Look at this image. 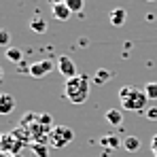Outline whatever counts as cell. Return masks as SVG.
Listing matches in <instances>:
<instances>
[{
  "mask_svg": "<svg viewBox=\"0 0 157 157\" xmlns=\"http://www.w3.org/2000/svg\"><path fill=\"white\" fill-rule=\"evenodd\" d=\"M151 153H153V157H157V134L151 138Z\"/></svg>",
  "mask_w": 157,
  "mask_h": 157,
  "instance_id": "cell-22",
  "label": "cell"
},
{
  "mask_svg": "<svg viewBox=\"0 0 157 157\" xmlns=\"http://www.w3.org/2000/svg\"><path fill=\"white\" fill-rule=\"evenodd\" d=\"M30 149L34 151V155H36V157H49V153H51L47 142H32Z\"/></svg>",
  "mask_w": 157,
  "mask_h": 157,
  "instance_id": "cell-13",
  "label": "cell"
},
{
  "mask_svg": "<svg viewBox=\"0 0 157 157\" xmlns=\"http://www.w3.org/2000/svg\"><path fill=\"white\" fill-rule=\"evenodd\" d=\"M2 77H4V72H2V66H0V81H2Z\"/></svg>",
  "mask_w": 157,
  "mask_h": 157,
  "instance_id": "cell-25",
  "label": "cell"
},
{
  "mask_svg": "<svg viewBox=\"0 0 157 157\" xmlns=\"http://www.w3.org/2000/svg\"><path fill=\"white\" fill-rule=\"evenodd\" d=\"M110 77H113V75H110L108 70H98V72L94 75V83H96V85H106V83L110 81Z\"/></svg>",
  "mask_w": 157,
  "mask_h": 157,
  "instance_id": "cell-16",
  "label": "cell"
},
{
  "mask_svg": "<svg viewBox=\"0 0 157 157\" xmlns=\"http://www.w3.org/2000/svg\"><path fill=\"white\" fill-rule=\"evenodd\" d=\"M38 121L43 123V125H47V128H53V117L49 113H43V115H38Z\"/></svg>",
  "mask_w": 157,
  "mask_h": 157,
  "instance_id": "cell-19",
  "label": "cell"
},
{
  "mask_svg": "<svg viewBox=\"0 0 157 157\" xmlns=\"http://www.w3.org/2000/svg\"><path fill=\"white\" fill-rule=\"evenodd\" d=\"M125 17H128L125 9H113V11H110V24L115 28L123 26V24H125Z\"/></svg>",
  "mask_w": 157,
  "mask_h": 157,
  "instance_id": "cell-10",
  "label": "cell"
},
{
  "mask_svg": "<svg viewBox=\"0 0 157 157\" xmlns=\"http://www.w3.org/2000/svg\"><path fill=\"white\" fill-rule=\"evenodd\" d=\"M51 13H53V17H55L57 21H68L70 15H72V11L68 9L66 2H62V4H51Z\"/></svg>",
  "mask_w": 157,
  "mask_h": 157,
  "instance_id": "cell-8",
  "label": "cell"
},
{
  "mask_svg": "<svg viewBox=\"0 0 157 157\" xmlns=\"http://www.w3.org/2000/svg\"><path fill=\"white\" fill-rule=\"evenodd\" d=\"M53 70V62L51 59H40V62H34V64H30V77H34V78H43V77H47L49 72Z\"/></svg>",
  "mask_w": 157,
  "mask_h": 157,
  "instance_id": "cell-5",
  "label": "cell"
},
{
  "mask_svg": "<svg viewBox=\"0 0 157 157\" xmlns=\"http://www.w3.org/2000/svg\"><path fill=\"white\" fill-rule=\"evenodd\" d=\"M4 55H6V59H9V62H15V64H21V51H19V49H15V47H9Z\"/></svg>",
  "mask_w": 157,
  "mask_h": 157,
  "instance_id": "cell-17",
  "label": "cell"
},
{
  "mask_svg": "<svg viewBox=\"0 0 157 157\" xmlns=\"http://www.w3.org/2000/svg\"><path fill=\"white\" fill-rule=\"evenodd\" d=\"M68 9L72 11V15H78L83 17V9H85V0H66Z\"/></svg>",
  "mask_w": 157,
  "mask_h": 157,
  "instance_id": "cell-15",
  "label": "cell"
},
{
  "mask_svg": "<svg viewBox=\"0 0 157 157\" xmlns=\"http://www.w3.org/2000/svg\"><path fill=\"white\" fill-rule=\"evenodd\" d=\"M119 100H121L123 110H134V113L147 110V104H149L147 91L140 87H134V85H123L119 89Z\"/></svg>",
  "mask_w": 157,
  "mask_h": 157,
  "instance_id": "cell-1",
  "label": "cell"
},
{
  "mask_svg": "<svg viewBox=\"0 0 157 157\" xmlns=\"http://www.w3.org/2000/svg\"><path fill=\"white\" fill-rule=\"evenodd\" d=\"M51 4H62V2H66V0H49Z\"/></svg>",
  "mask_w": 157,
  "mask_h": 157,
  "instance_id": "cell-23",
  "label": "cell"
},
{
  "mask_svg": "<svg viewBox=\"0 0 157 157\" xmlns=\"http://www.w3.org/2000/svg\"><path fill=\"white\" fill-rule=\"evenodd\" d=\"M13 110H15V98L11 94H6V91H0V115L6 117Z\"/></svg>",
  "mask_w": 157,
  "mask_h": 157,
  "instance_id": "cell-7",
  "label": "cell"
},
{
  "mask_svg": "<svg viewBox=\"0 0 157 157\" xmlns=\"http://www.w3.org/2000/svg\"><path fill=\"white\" fill-rule=\"evenodd\" d=\"M144 115H147L149 121H157V106H149V108L144 110Z\"/></svg>",
  "mask_w": 157,
  "mask_h": 157,
  "instance_id": "cell-20",
  "label": "cell"
},
{
  "mask_svg": "<svg viewBox=\"0 0 157 157\" xmlns=\"http://www.w3.org/2000/svg\"><path fill=\"white\" fill-rule=\"evenodd\" d=\"M11 157H24V155H21V153H17V155H11Z\"/></svg>",
  "mask_w": 157,
  "mask_h": 157,
  "instance_id": "cell-26",
  "label": "cell"
},
{
  "mask_svg": "<svg viewBox=\"0 0 157 157\" xmlns=\"http://www.w3.org/2000/svg\"><path fill=\"white\" fill-rule=\"evenodd\" d=\"M21 149H24V144H21V140H19L13 132L2 134V140H0V151H4V153H9V155H17Z\"/></svg>",
  "mask_w": 157,
  "mask_h": 157,
  "instance_id": "cell-4",
  "label": "cell"
},
{
  "mask_svg": "<svg viewBox=\"0 0 157 157\" xmlns=\"http://www.w3.org/2000/svg\"><path fill=\"white\" fill-rule=\"evenodd\" d=\"M149 96V100H157V81H149L144 87H142Z\"/></svg>",
  "mask_w": 157,
  "mask_h": 157,
  "instance_id": "cell-18",
  "label": "cell"
},
{
  "mask_svg": "<svg viewBox=\"0 0 157 157\" xmlns=\"http://www.w3.org/2000/svg\"><path fill=\"white\" fill-rule=\"evenodd\" d=\"M123 149H125L128 153H136V151L140 149V138L130 134L128 138H123Z\"/></svg>",
  "mask_w": 157,
  "mask_h": 157,
  "instance_id": "cell-12",
  "label": "cell"
},
{
  "mask_svg": "<svg viewBox=\"0 0 157 157\" xmlns=\"http://www.w3.org/2000/svg\"><path fill=\"white\" fill-rule=\"evenodd\" d=\"M72 138H75L72 128H68V125H53L51 134H49V147L64 149V147H68L72 142Z\"/></svg>",
  "mask_w": 157,
  "mask_h": 157,
  "instance_id": "cell-3",
  "label": "cell"
},
{
  "mask_svg": "<svg viewBox=\"0 0 157 157\" xmlns=\"http://www.w3.org/2000/svg\"><path fill=\"white\" fill-rule=\"evenodd\" d=\"M147 2H155V0H147Z\"/></svg>",
  "mask_w": 157,
  "mask_h": 157,
  "instance_id": "cell-27",
  "label": "cell"
},
{
  "mask_svg": "<svg viewBox=\"0 0 157 157\" xmlns=\"http://www.w3.org/2000/svg\"><path fill=\"white\" fill-rule=\"evenodd\" d=\"M0 157H11L9 153H4V151H0Z\"/></svg>",
  "mask_w": 157,
  "mask_h": 157,
  "instance_id": "cell-24",
  "label": "cell"
},
{
  "mask_svg": "<svg viewBox=\"0 0 157 157\" xmlns=\"http://www.w3.org/2000/svg\"><path fill=\"white\" fill-rule=\"evenodd\" d=\"M30 30L36 32V34H45L47 32V21L43 17H34V19H30Z\"/></svg>",
  "mask_w": 157,
  "mask_h": 157,
  "instance_id": "cell-14",
  "label": "cell"
},
{
  "mask_svg": "<svg viewBox=\"0 0 157 157\" xmlns=\"http://www.w3.org/2000/svg\"><path fill=\"white\" fill-rule=\"evenodd\" d=\"M57 72L62 75V77H66V78H72V77H77V64L68 57V55H62L59 59H57Z\"/></svg>",
  "mask_w": 157,
  "mask_h": 157,
  "instance_id": "cell-6",
  "label": "cell"
},
{
  "mask_svg": "<svg viewBox=\"0 0 157 157\" xmlns=\"http://www.w3.org/2000/svg\"><path fill=\"white\" fill-rule=\"evenodd\" d=\"M98 142H100V147H104L106 151H115V149H119V147L123 144V142H121L115 134H106V136H102Z\"/></svg>",
  "mask_w": 157,
  "mask_h": 157,
  "instance_id": "cell-9",
  "label": "cell"
},
{
  "mask_svg": "<svg viewBox=\"0 0 157 157\" xmlns=\"http://www.w3.org/2000/svg\"><path fill=\"white\" fill-rule=\"evenodd\" d=\"M89 83L91 78L87 75H77L72 78H66L64 85V96L70 104H83L89 98Z\"/></svg>",
  "mask_w": 157,
  "mask_h": 157,
  "instance_id": "cell-2",
  "label": "cell"
},
{
  "mask_svg": "<svg viewBox=\"0 0 157 157\" xmlns=\"http://www.w3.org/2000/svg\"><path fill=\"white\" fill-rule=\"evenodd\" d=\"M0 140H2V134H0Z\"/></svg>",
  "mask_w": 157,
  "mask_h": 157,
  "instance_id": "cell-28",
  "label": "cell"
},
{
  "mask_svg": "<svg viewBox=\"0 0 157 157\" xmlns=\"http://www.w3.org/2000/svg\"><path fill=\"white\" fill-rule=\"evenodd\" d=\"M106 121L110 125H121L123 123V113L119 108H110V110H106Z\"/></svg>",
  "mask_w": 157,
  "mask_h": 157,
  "instance_id": "cell-11",
  "label": "cell"
},
{
  "mask_svg": "<svg viewBox=\"0 0 157 157\" xmlns=\"http://www.w3.org/2000/svg\"><path fill=\"white\" fill-rule=\"evenodd\" d=\"M9 32L4 30V28H0V47H9Z\"/></svg>",
  "mask_w": 157,
  "mask_h": 157,
  "instance_id": "cell-21",
  "label": "cell"
}]
</instances>
